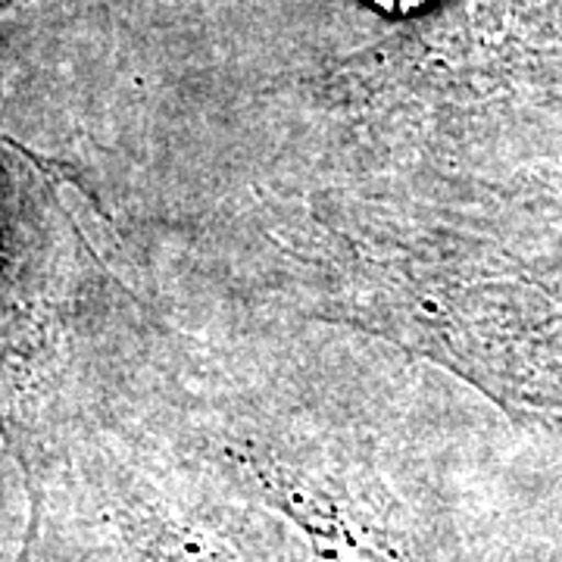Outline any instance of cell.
<instances>
[{
	"instance_id": "obj_1",
	"label": "cell",
	"mask_w": 562,
	"mask_h": 562,
	"mask_svg": "<svg viewBox=\"0 0 562 562\" xmlns=\"http://www.w3.org/2000/svg\"><path fill=\"white\" fill-rule=\"evenodd\" d=\"M20 3H25V0H0V13H7V10H13Z\"/></svg>"
}]
</instances>
